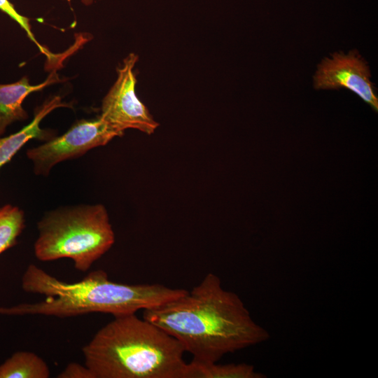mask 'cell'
Instances as JSON below:
<instances>
[{
    "label": "cell",
    "mask_w": 378,
    "mask_h": 378,
    "mask_svg": "<svg viewBox=\"0 0 378 378\" xmlns=\"http://www.w3.org/2000/svg\"><path fill=\"white\" fill-rule=\"evenodd\" d=\"M142 318L174 337L199 362H218L270 337L241 298L225 290L213 273L182 296L144 309Z\"/></svg>",
    "instance_id": "1"
},
{
    "label": "cell",
    "mask_w": 378,
    "mask_h": 378,
    "mask_svg": "<svg viewBox=\"0 0 378 378\" xmlns=\"http://www.w3.org/2000/svg\"><path fill=\"white\" fill-rule=\"evenodd\" d=\"M22 288L27 293L43 295L46 298L35 302L1 307L0 314L64 318L99 312L110 314L114 317L158 306L188 291L160 284L113 282L102 270L91 272L80 281L67 283L33 264L27 267L22 275Z\"/></svg>",
    "instance_id": "2"
},
{
    "label": "cell",
    "mask_w": 378,
    "mask_h": 378,
    "mask_svg": "<svg viewBox=\"0 0 378 378\" xmlns=\"http://www.w3.org/2000/svg\"><path fill=\"white\" fill-rule=\"evenodd\" d=\"M82 351L94 378H184L187 365L179 342L136 314L114 316Z\"/></svg>",
    "instance_id": "3"
},
{
    "label": "cell",
    "mask_w": 378,
    "mask_h": 378,
    "mask_svg": "<svg viewBox=\"0 0 378 378\" xmlns=\"http://www.w3.org/2000/svg\"><path fill=\"white\" fill-rule=\"evenodd\" d=\"M34 254L41 261L70 258L86 272L115 241L108 212L102 204L59 208L38 221Z\"/></svg>",
    "instance_id": "4"
},
{
    "label": "cell",
    "mask_w": 378,
    "mask_h": 378,
    "mask_svg": "<svg viewBox=\"0 0 378 378\" xmlns=\"http://www.w3.org/2000/svg\"><path fill=\"white\" fill-rule=\"evenodd\" d=\"M122 134L100 116L94 120H80L62 135L29 149L27 155L32 161L36 174L48 175L56 164L105 146Z\"/></svg>",
    "instance_id": "5"
},
{
    "label": "cell",
    "mask_w": 378,
    "mask_h": 378,
    "mask_svg": "<svg viewBox=\"0 0 378 378\" xmlns=\"http://www.w3.org/2000/svg\"><path fill=\"white\" fill-rule=\"evenodd\" d=\"M137 60L135 53L124 59L117 69L116 80L103 99L99 116L122 133L127 129H134L150 135L159 123L136 96L134 67Z\"/></svg>",
    "instance_id": "6"
},
{
    "label": "cell",
    "mask_w": 378,
    "mask_h": 378,
    "mask_svg": "<svg viewBox=\"0 0 378 378\" xmlns=\"http://www.w3.org/2000/svg\"><path fill=\"white\" fill-rule=\"evenodd\" d=\"M370 78L369 67L357 52H335L318 66L314 86L316 89L346 88L377 112L378 97Z\"/></svg>",
    "instance_id": "7"
},
{
    "label": "cell",
    "mask_w": 378,
    "mask_h": 378,
    "mask_svg": "<svg viewBox=\"0 0 378 378\" xmlns=\"http://www.w3.org/2000/svg\"><path fill=\"white\" fill-rule=\"evenodd\" d=\"M58 81L52 72L48 78L38 85H30L26 76L15 83L0 84V137L8 125L15 121H22L28 118L22 108V102L31 92L40 90Z\"/></svg>",
    "instance_id": "8"
},
{
    "label": "cell",
    "mask_w": 378,
    "mask_h": 378,
    "mask_svg": "<svg viewBox=\"0 0 378 378\" xmlns=\"http://www.w3.org/2000/svg\"><path fill=\"white\" fill-rule=\"evenodd\" d=\"M58 96L47 100L35 111L31 122L18 132L6 137H0V169L30 139L49 140L53 137L51 132L40 127L41 121L52 111L59 107H69Z\"/></svg>",
    "instance_id": "9"
},
{
    "label": "cell",
    "mask_w": 378,
    "mask_h": 378,
    "mask_svg": "<svg viewBox=\"0 0 378 378\" xmlns=\"http://www.w3.org/2000/svg\"><path fill=\"white\" fill-rule=\"evenodd\" d=\"M247 363L218 364L194 360L187 363L184 378H265Z\"/></svg>",
    "instance_id": "10"
},
{
    "label": "cell",
    "mask_w": 378,
    "mask_h": 378,
    "mask_svg": "<svg viewBox=\"0 0 378 378\" xmlns=\"http://www.w3.org/2000/svg\"><path fill=\"white\" fill-rule=\"evenodd\" d=\"M50 369L38 355L18 351L0 365V378H48Z\"/></svg>",
    "instance_id": "11"
},
{
    "label": "cell",
    "mask_w": 378,
    "mask_h": 378,
    "mask_svg": "<svg viewBox=\"0 0 378 378\" xmlns=\"http://www.w3.org/2000/svg\"><path fill=\"white\" fill-rule=\"evenodd\" d=\"M24 214L18 206L0 207V254L15 246L25 227Z\"/></svg>",
    "instance_id": "12"
},
{
    "label": "cell",
    "mask_w": 378,
    "mask_h": 378,
    "mask_svg": "<svg viewBox=\"0 0 378 378\" xmlns=\"http://www.w3.org/2000/svg\"><path fill=\"white\" fill-rule=\"evenodd\" d=\"M0 10L20 24V26L25 31L28 37L38 46L43 54L46 55L50 59H52L54 55H52L48 49L41 46L35 38V36L31 31L29 20L27 18L20 15L8 0H0Z\"/></svg>",
    "instance_id": "13"
},
{
    "label": "cell",
    "mask_w": 378,
    "mask_h": 378,
    "mask_svg": "<svg viewBox=\"0 0 378 378\" xmlns=\"http://www.w3.org/2000/svg\"><path fill=\"white\" fill-rule=\"evenodd\" d=\"M59 378H94L90 369L77 363H71L57 375Z\"/></svg>",
    "instance_id": "14"
},
{
    "label": "cell",
    "mask_w": 378,
    "mask_h": 378,
    "mask_svg": "<svg viewBox=\"0 0 378 378\" xmlns=\"http://www.w3.org/2000/svg\"><path fill=\"white\" fill-rule=\"evenodd\" d=\"M97 1V0H81V2L86 5V6H88V5H90L92 4L94 1Z\"/></svg>",
    "instance_id": "15"
}]
</instances>
